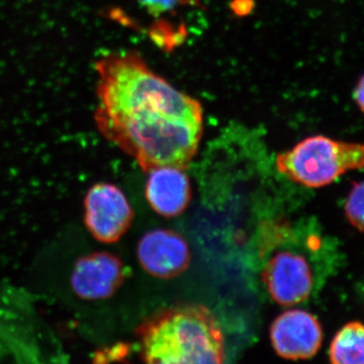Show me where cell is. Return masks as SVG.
Instances as JSON below:
<instances>
[{"mask_svg": "<svg viewBox=\"0 0 364 364\" xmlns=\"http://www.w3.org/2000/svg\"><path fill=\"white\" fill-rule=\"evenodd\" d=\"M280 173L308 188H323L350 170L364 168V144L312 136L277 157Z\"/></svg>", "mask_w": 364, "mask_h": 364, "instance_id": "obj_3", "label": "cell"}, {"mask_svg": "<svg viewBox=\"0 0 364 364\" xmlns=\"http://www.w3.org/2000/svg\"><path fill=\"white\" fill-rule=\"evenodd\" d=\"M138 1L155 16L169 11L176 4V0H138Z\"/></svg>", "mask_w": 364, "mask_h": 364, "instance_id": "obj_13", "label": "cell"}, {"mask_svg": "<svg viewBox=\"0 0 364 364\" xmlns=\"http://www.w3.org/2000/svg\"><path fill=\"white\" fill-rule=\"evenodd\" d=\"M353 98L356 105L364 114V74L358 80V85L353 92Z\"/></svg>", "mask_w": 364, "mask_h": 364, "instance_id": "obj_14", "label": "cell"}, {"mask_svg": "<svg viewBox=\"0 0 364 364\" xmlns=\"http://www.w3.org/2000/svg\"><path fill=\"white\" fill-rule=\"evenodd\" d=\"M262 279L268 293L282 306H296L310 296L312 270L303 255L280 251L267 261Z\"/></svg>", "mask_w": 364, "mask_h": 364, "instance_id": "obj_5", "label": "cell"}, {"mask_svg": "<svg viewBox=\"0 0 364 364\" xmlns=\"http://www.w3.org/2000/svg\"><path fill=\"white\" fill-rule=\"evenodd\" d=\"M129 353V348L127 345L123 343L117 344L116 346L112 347V348L105 349V350L98 351L97 355H95V361H97L98 359L104 358L102 360H100V363H105L107 360V358H109L107 361L112 360H123V358H126Z\"/></svg>", "mask_w": 364, "mask_h": 364, "instance_id": "obj_12", "label": "cell"}, {"mask_svg": "<svg viewBox=\"0 0 364 364\" xmlns=\"http://www.w3.org/2000/svg\"><path fill=\"white\" fill-rule=\"evenodd\" d=\"M138 259L144 269L159 279H173L191 262V251L181 235L171 230L156 229L139 242Z\"/></svg>", "mask_w": 364, "mask_h": 364, "instance_id": "obj_8", "label": "cell"}, {"mask_svg": "<svg viewBox=\"0 0 364 364\" xmlns=\"http://www.w3.org/2000/svg\"><path fill=\"white\" fill-rule=\"evenodd\" d=\"M147 363H223L224 336L205 306H174L148 318L136 330Z\"/></svg>", "mask_w": 364, "mask_h": 364, "instance_id": "obj_2", "label": "cell"}, {"mask_svg": "<svg viewBox=\"0 0 364 364\" xmlns=\"http://www.w3.org/2000/svg\"><path fill=\"white\" fill-rule=\"evenodd\" d=\"M145 195L151 208L163 215H181L191 202V183L183 169L162 167L148 172Z\"/></svg>", "mask_w": 364, "mask_h": 364, "instance_id": "obj_9", "label": "cell"}, {"mask_svg": "<svg viewBox=\"0 0 364 364\" xmlns=\"http://www.w3.org/2000/svg\"><path fill=\"white\" fill-rule=\"evenodd\" d=\"M124 280L123 262L109 252H95L79 258L71 275V287L79 298L97 301L109 298Z\"/></svg>", "mask_w": 364, "mask_h": 364, "instance_id": "obj_7", "label": "cell"}, {"mask_svg": "<svg viewBox=\"0 0 364 364\" xmlns=\"http://www.w3.org/2000/svg\"><path fill=\"white\" fill-rule=\"evenodd\" d=\"M85 222L90 233L102 243L119 241L130 228L134 213L123 191L107 182L86 193Z\"/></svg>", "mask_w": 364, "mask_h": 364, "instance_id": "obj_4", "label": "cell"}, {"mask_svg": "<svg viewBox=\"0 0 364 364\" xmlns=\"http://www.w3.org/2000/svg\"><path fill=\"white\" fill-rule=\"evenodd\" d=\"M329 359L334 364H364V324L350 322L335 335Z\"/></svg>", "mask_w": 364, "mask_h": 364, "instance_id": "obj_10", "label": "cell"}, {"mask_svg": "<svg viewBox=\"0 0 364 364\" xmlns=\"http://www.w3.org/2000/svg\"><path fill=\"white\" fill-rule=\"evenodd\" d=\"M345 215L352 226L364 232V181L352 188L345 203Z\"/></svg>", "mask_w": 364, "mask_h": 364, "instance_id": "obj_11", "label": "cell"}, {"mask_svg": "<svg viewBox=\"0 0 364 364\" xmlns=\"http://www.w3.org/2000/svg\"><path fill=\"white\" fill-rule=\"evenodd\" d=\"M98 131L134 158L144 172L193 161L203 132L200 102L155 73L136 52L97 62Z\"/></svg>", "mask_w": 364, "mask_h": 364, "instance_id": "obj_1", "label": "cell"}, {"mask_svg": "<svg viewBox=\"0 0 364 364\" xmlns=\"http://www.w3.org/2000/svg\"><path fill=\"white\" fill-rule=\"evenodd\" d=\"M270 338L280 358L299 360L312 358L323 341V330L318 318L303 310L286 311L275 318Z\"/></svg>", "mask_w": 364, "mask_h": 364, "instance_id": "obj_6", "label": "cell"}]
</instances>
